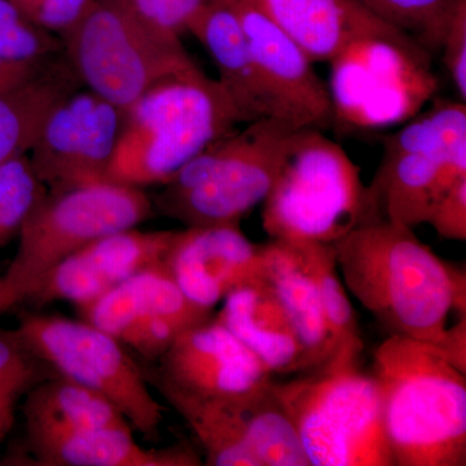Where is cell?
Returning <instances> with one entry per match:
<instances>
[{"label": "cell", "mask_w": 466, "mask_h": 466, "mask_svg": "<svg viewBox=\"0 0 466 466\" xmlns=\"http://www.w3.org/2000/svg\"><path fill=\"white\" fill-rule=\"evenodd\" d=\"M158 361L153 380L164 397L232 404L274 380L216 317L183 330Z\"/></svg>", "instance_id": "13"}, {"label": "cell", "mask_w": 466, "mask_h": 466, "mask_svg": "<svg viewBox=\"0 0 466 466\" xmlns=\"http://www.w3.org/2000/svg\"><path fill=\"white\" fill-rule=\"evenodd\" d=\"M238 125L222 86L196 64L153 86L124 112L109 182L164 186Z\"/></svg>", "instance_id": "3"}, {"label": "cell", "mask_w": 466, "mask_h": 466, "mask_svg": "<svg viewBox=\"0 0 466 466\" xmlns=\"http://www.w3.org/2000/svg\"><path fill=\"white\" fill-rule=\"evenodd\" d=\"M25 20L17 9L8 2V0H0V29L2 27L14 25V24L20 23Z\"/></svg>", "instance_id": "37"}, {"label": "cell", "mask_w": 466, "mask_h": 466, "mask_svg": "<svg viewBox=\"0 0 466 466\" xmlns=\"http://www.w3.org/2000/svg\"><path fill=\"white\" fill-rule=\"evenodd\" d=\"M441 60L460 99L466 100V0L460 5L441 48Z\"/></svg>", "instance_id": "33"}, {"label": "cell", "mask_w": 466, "mask_h": 466, "mask_svg": "<svg viewBox=\"0 0 466 466\" xmlns=\"http://www.w3.org/2000/svg\"><path fill=\"white\" fill-rule=\"evenodd\" d=\"M211 143L162 186L153 208L184 227L240 225L262 204L299 128L276 121L245 124Z\"/></svg>", "instance_id": "5"}, {"label": "cell", "mask_w": 466, "mask_h": 466, "mask_svg": "<svg viewBox=\"0 0 466 466\" xmlns=\"http://www.w3.org/2000/svg\"><path fill=\"white\" fill-rule=\"evenodd\" d=\"M260 274L280 299L305 350L308 370L334 354L320 294L299 242L274 240L260 245Z\"/></svg>", "instance_id": "22"}, {"label": "cell", "mask_w": 466, "mask_h": 466, "mask_svg": "<svg viewBox=\"0 0 466 466\" xmlns=\"http://www.w3.org/2000/svg\"><path fill=\"white\" fill-rule=\"evenodd\" d=\"M328 63L333 127L343 133L406 124L440 86L431 55L408 36H364Z\"/></svg>", "instance_id": "9"}, {"label": "cell", "mask_w": 466, "mask_h": 466, "mask_svg": "<svg viewBox=\"0 0 466 466\" xmlns=\"http://www.w3.org/2000/svg\"><path fill=\"white\" fill-rule=\"evenodd\" d=\"M216 317L271 375L308 370L305 350L280 299L262 274L235 288Z\"/></svg>", "instance_id": "18"}, {"label": "cell", "mask_w": 466, "mask_h": 466, "mask_svg": "<svg viewBox=\"0 0 466 466\" xmlns=\"http://www.w3.org/2000/svg\"><path fill=\"white\" fill-rule=\"evenodd\" d=\"M153 213L152 198L143 188L126 184L47 192L18 233L16 256L2 276L15 303L25 302L61 260L110 233L137 228Z\"/></svg>", "instance_id": "10"}, {"label": "cell", "mask_w": 466, "mask_h": 466, "mask_svg": "<svg viewBox=\"0 0 466 466\" xmlns=\"http://www.w3.org/2000/svg\"><path fill=\"white\" fill-rule=\"evenodd\" d=\"M165 265L184 296L213 312L238 285L260 271V244L240 225L186 227L174 231Z\"/></svg>", "instance_id": "17"}, {"label": "cell", "mask_w": 466, "mask_h": 466, "mask_svg": "<svg viewBox=\"0 0 466 466\" xmlns=\"http://www.w3.org/2000/svg\"><path fill=\"white\" fill-rule=\"evenodd\" d=\"M78 311L81 319L150 360H158L187 328L213 317L184 296L165 260L131 276Z\"/></svg>", "instance_id": "14"}, {"label": "cell", "mask_w": 466, "mask_h": 466, "mask_svg": "<svg viewBox=\"0 0 466 466\" xmlns=\"http://www.w3.org/2000/svg\"><path fill=\"white\" fill-rule=\"evenodd\" d=\"M82 87L64 51L30 81L0 95V167L33 148L51 110Z\"/></svg>", "instance_id": "23"}, {"label": "cell", "mask_w": 466, "mask_h": 466, "mask_svg": "<svg viewBox=\"0 0 466 466\" xmlns=\"http://www.w3.org/2000/svg\"><path fill=\"white\" fill-rule=\"evenodd\" d=\"M346 289L390 334L440 346L451 312L466 318L465 269L410 227L375 219L334 242Z\"/></svg>", "instance_id": "1"}, {"label": "cell", "mask_w": 466, "mask_h": 466, "mask_svg": "<svg viewBox=\"0 0 466 466\" xmlns=\"http://www.w3.org/2000/svg\"><path fill=\"white\" fill-rule=\"evenodd\" d=\"M38 363L15 330L0 333V417H14L18 398L36 385Z\"/></svg>", "instance_id": "30"}, {"label": "cell", "mask_w": 466, "mask_h": 466, "mask_svg": "<svg viewBox=\"0 0 466 466\" xmlns=\"http://www.w3.org/2000/svg\"><path fill=\"white\" fill-rule=\"evenodd\" d=\"M311 466H394L372 373L359 360L332 359L297 379L276 382Z\"/></svg>", "instance_id": "7"}, {"label": "cell", "mask_w": 466, "mask_h": 466, "mask_svg": "<svg viewBox=\"0 0 466 466\" xmlns=\"http://www.w3.org/2000/svg\"><path fill=\"white\" fill-rule=\"evenodd\" d=\"M12 424H14V417H0V443L11 431Z\"/></svg>", "instance_id": "39"}, {"label": "cell", "mask_w": 466, "mask_h": 466, "mask_svg": "<svg viewBox=\"0 0 466 466\" xmlns=\"http://www.w3.org/2000/svg\"><path fill=\"white\" fill-rule=\"evenodd\" d=\"M466 177V106L433 99L383 139L382 159L370 188L377 217L415 228L437 202Z\"/></svg>", "instance_id": "8"}, {"label": "cell", "mask_w": 466, "mask_h": 466, "mask_svg": "<svg viewBox=\"0 0 466 466\" xmlns=\"http://www.w3.org/2000/svg\"><path fill=\"white\" fill-rule=\"evenodd\" d=\"M173 235L130 228L97 238L43 276L25 302L45 306L67 300L82 308L137 272L164 262Z\"/></svg>", "instance_id": "16"}, {"label": "cell", "mask_w": 466, "mask_h": 466, "mask_svg": "<svg viewBox=\"0 0 466 466\" xmlns=\"http://www.w3.org/2000/svg\"><path fill=\"white\" fill-rule=\"evenodd\" d=\"M186 420L205 453V465L260 466L241 433L229 404L211 403L189 398L164 397Z\"/></svg>", "instance_id": "27"}, {"label": "cell", "mask_w": 466, "mask_h": 466, "mask_svg": "<svg viewBox=\"0 0 466 466\" xmlns=\"http://www.w3.org/2000/svg\"><path fill=\"white\" fill-rule=\"evenodd\" d=\"M15 306H16V303H15L14 299L9 294L5 281L0 278V312L7 311V309L15 308Z\"/></svg>", "instance_id": "38"}, {"label": "cell", "mask_w": 466, "mask_h": 466, "mask_svg": "<svg viewBox=\"0 0 466 466\" xmlns=\"http://www.w3.org/2000/svg\"><path fill=\"white\" fill-rule=\"evenodd\" d=\"M256 61L276 121L294 128L333 127L329 90L314 61L250 0H229Z\"/></svg>", "instance_id": "15"}, {"label": "cell", "mask_w": 466, "mask_h": 466, "mask_svg": "<svg viewBox=\"0 0 466 466\" xmlns=\"http://www.w3.org/2000/svg\"><path fill=\"white\" fill-rule=\"evenodd\" d=\"M15 333L58 376L99 392L144 437H157L165 408L153 397L147 376L124 343L84 319L34 312L21 315Z\"/></svg>", "instance_id": "11"}, {"label": "cell", "mask_w": 466, "mask_h": 466, "mask_svg": "<svg viewBox=\"0 0 466 466\" xmlns=\"http://www.w3.org/2000/svg\"><path fill=\"white\" fill-rule=\"evenodd\" d=\"M373 16L412 39L431 57L440 54L464 0H357Z\"/></svg>", "instance_id": "28"}, {"label": "cell", "mask_w": 466, "mask_h": 466, "mask_svg": "<svg viewBox=\"0 0 466 466\" xmlns=\"http://www.w3.org/2000/svg\"><path fill=\"white\" fill-rule=\"evenodd\" d=\"M299 244L302 248L309 274L314 278L320 294L325 319L333 341L332 359L359 360L364 348L363 339L359 330L357 315L339 275L333 245L305 242Z\"/></svg>", "instance_id": "26"}, {"label": "cell", "mask_w": 466, "mask_h": 466, "mask_svg": "<svg viewBox=\"0 0 466 466\" xmlns=\"http://www.w3.org/2000/svg\"><path fill=\"white\" fill-rule=\"evenodd\" d=\"M8 2L33 25L61 36L84 16L92 0H8Z\"/></svg>", "instance_id": "31"}, {"label": "cell", "mask_w": 466, "mask_h": 466, "mask_svg": "<svg viewBox=\"0 0 466 466\" xmlns=\"http://www.w3.org/2000/svg\"><path fill=\"white\" fill-rule=\"evenodd\" d=\"M47 189L34 170L29 153L0 167V248L18 238L24 223Z\"/></svg>", "instance_id": "29"}, {"label": "cell", "mask_w": 466, "mask_h": 466, "mask_svg": "<svg viewBox=\"0 0 466 466\" xmlns=\"http://www.w3.org/2000/svg\"><path fill=\"white\" fill-rule=\"evenodd\" d=\"M140 12L165 29L177 35L188 32L196 12L205 0H130Z\"/></svg>", "instance_id": "34"}, {"label": "cell", "mask_w": 466, "mask_h": 466, "mask_svg": "<svg viewBox=\"0 0 466 466\" xmlns=\"http://www.w3.org/2000/svg\"><path fill=\"white\" fill-rule=\"evenodd\" d=\"M36 461L52 466H198L187 444L148 450L135 441L130 426L100 429H27Z\"/></svg>", "instance_id": "21"}, {"label": "cell", "mask_w": 466, "mask_h": 466, "mask_svg": "<svg viewBox=\"0 0 466 466\" xmlns=\"http://www.w3.org/2000/svg\"><path fill=\"white\" fill-rule=\"evenodd\" d=\"M124 112L87 90L67 95L46 118L29 158L47 192L109 182Z\"/></svg>", "instance_id": "12"}, {"label": "cell", "mask_w": 466, "mask_h": 466, "mask_svg": "<svg viewBox=\"0 0 466 466\" xmlns=\"http://www.w3.org/2000/svg\"><path fill=\"white\" fill-rule=\"evenodd\" d=\"M51 57L35 63H23L0 56V95L15 90L18 86L30 81L41 72L42 67Z\"/></svg>", "instance_id": "35"}, {"label": "cell", "mask_w": 466, "mask_h": 466, "mask_svg": "<svg viewBox=\"0 0 466 466\" xmlns=\"http://www.w3.org/2000/svg\"><path fill=\"white\" fill-rule=\"evenodd\" d=\"M24 415L26 429L131 428L112 401L81 383L58 375L30 389Z\"/></svg>", "instance_id": "24"}, {"label": "cell", "mask_w": 466, "mask_h": 466, "mask_svg": "<svg viewBox=\"0 0 466 466\" xmlns=\"http://www.w3.org/2000/svg\"><path fill=\"white\" fill-rule=\"evenodd\" d=\"M229 406L260 466H311L296 425L276 394L274 380Z\"/></svg>", "instance_id": "25"}, {"label": "cell", "mask_w": 466, "mask_h": 466, "mask_svg": "<svg viewBox=\"0 0 466 466\" xmlns=\"http://www.w3.org/2000/svg\"><path fill=\"white\" fill-rule=\"evenodd\" d=\"M314 63L329 61L364 36H407L357 0H250Z\"/></svg>", "instance_id": "20"}, {"label": "cell", "mask_w": 466, "mask_h": 466, "mask_svg": "<svg viewBox=\"0 0 466 466\" xmlns=\"http://www.w3.org/2000/svg\"><path fill=\"white\" fill-rule=\"evenodd\" d=\"M372 375L394 466L466 465V373L438 346L390 334Z\"/></svg>", "instance_id": "2"}, {"label": "cell", "mask_w": 466, "mask_h": 466, "mask_svg": "<svg viewBox=\"0 0 466 466\" xmlns=\"http://www.w3.org/2000/svg\"><path fill=\"white\" fill-rule=\"evenodd\" d=\"M218 70L217 81L231 100L242 124L275 119L268 95L238 15L229 0H205L188 25Z\"/></svg>", "instance_id": "19"}, {"label": "cell", "mask_w": 466, "mask_h": 466, "mask_svg": "<svg viewBox=\"0 0 466 466\" xmlns=\"http://www.w3.org/2000/svg\"><path fill=\"white\" fill-rule=\"evenodd\" d=\"M438 348L453 366L466 373V318H460L458 323L447 328Z\"/></svg>", "instance_id": "36"}, {"label": "cell", "mask_w": 466, "mask_h": 466, "mask_svg": "<svg viewBox=\"0 0 466 466\" xmlns=\"http://www.w3.org/2000/svg\"><path fill=\"white\" fill-rule=\"evenodd\" d=\"M428 225L447 240H466V177L453 184L452 188L437 202Z\"/></svg>", "instance_id": "32"}, {"label": "cell", "mask_w": 466, "mask_h": 466, "mask_svg": "<svg viewBox=\"0 0 466 466\" xmlns=\"http://www.w3.org/2000/svg\"><path fill=\"white\" fill-rule=\"evenodd\" d=\"M262 205L263 229L274 240L333 245L380 219L360 167L315 128L293 135Z\"/></svg>", "instance_id": "4"}, {"label": "cell", "mask_w": 466, "mask_h": 466, "mask_svg": "<svg viewBox=\"0 0 466 466\" xmlns=\"http://www.w3.org/2000/svg\"><path fill=\"white\" fill-rule=\"evenodd\" d=\"M60 39L82 86L122 112L153 86L196 66L180 35L130 0H92Z\"/></svg>", "instance_id": "6"}]
</instances>
